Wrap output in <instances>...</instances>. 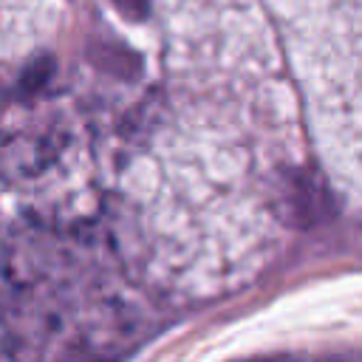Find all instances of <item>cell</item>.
<instances>
[{
  "label": "cell",
  "instance_id": "6da1fadb",
  "mask_svg": "<svg viewBox=\"0 0 362 362\" xmlns=\"http://www.w3.org/2000/svg\"><path fill=\"white\" fill-rule=\"evenodd\" d=\"M116 3V8L122 11V14H127V17H144L147 14V6H150V0H113Z\"/></svg>",
  "mask_w": 362,
  "mask_h": 362
},
{
  "label": "cell",
  "instance_id": "7a4b0ae2",
  "mask_svg": "<svg viewBox=\"0 0 362 362\" xmlns=\"http://www.w3.org/2000/svg\"><path fill=\"white\" fill-rule=\"evenodd\" d=\"M0 102H3V85H0Z\"/></svg>",
  "mask_w": 362,
  "mask_h": 362
}]
</instances>
